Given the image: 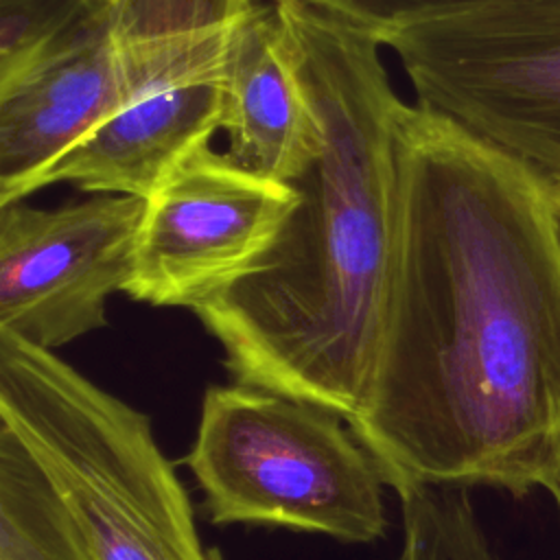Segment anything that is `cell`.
<instances>
[{
    "instance_id": "6da1fadb",
    "label": "cell",
    "mask_w": 560,
    "mask_h": 560,
    "mask_svg": "<svg viewBox=\"0 0 560 560\" xmlns=\"http://www.w3.org/2000/svg\"><path fill=\"white\" fill-rule=\"evenodd\" d=\"M381 357L350 422L398 492L545 488L560 462V203L435 109L398 116Z\"/></svg>"
},
{
    "instance_id": "7a4b0ae2",
    "label": "cell",
    "mask_w": 560,
    "mask_h": 560,
    "mask_svg": "<svg viewBox=\"0 0 560 560\" xmlns=\"http://www.w3.org/2000/svg\"><path fill=\"white\" fill-rule=\"evenodd\" d=\"M319 114L324 142L267 254L192 313L234 383L352 422L365 407L392 287L398 98L381 44L300 2L273 0Z\"/></svg>"
},
{
    "instance_id": "3957f363",
    "label": "cell",
    "mask_w": 560,
    "mask_h": 560,
    "mask_svg": "<svg viewBox=\"0 0 560 560\" xmlns=\"http://www.w3.org/2000/svg\"><path fill=\"white\" fill-rule=\"evenodd\" d=\"M0 422L31 448L96 560H223L151 418L52 350L0 330Z\"/></svg>"
},
{
    "instance_id": "277c9868",
    "label": "cell",
    "mask_w": 560,
    "mask_h": 560,
    "mask_svg": "<svg viewBox=\"0 0 560 560\" xmlns=\"http://www.w3.org/2000/svg\"><path fill=\"white\" fill-rule=\"evenodd\" d=\"M337 413L258 387L210 385L184 464L214 525H262L370 545L385 475Z\"/></svg>"
},
{
    "instance_id": "5b68a950",
    "label": "cell",
    "mask_w": 560,
    "mask_h": 560,
    "mask_svg": "<svg viewBox=\"0 0 560 560\" xmlns=\"http://www.w3.org/2000/svg\"><path fill=\"white\" fill-rule=\"evenodd\" d=\"M254 0H109L81 42L0 92V206L81 136L173 77L225 52Z\"/></svg>"
},
{
    "instance_id": "8992f818",
    "label": "cell",
    "mask_w": 560,
    "mask_h": 560,
    "mask_svg": "<svg viewBox=\"0 0 560 560\" xmlns=\"http://www.w3.org/2000/svg\"><path fill=\"white\" fill-rule=\"evenodd\" d=\"M418 103L532 171L560 203V0H486L385 39Z\"/></svg>"
},
{
    "instance_id": "52a82bcc",
    "label": "cell",
    "mask_w": 560,
    "mask_h": 560,
    "mask_svg": "<svg viewBox=\"0 0 560 560\" xmlns=\"http://www.w3.org/2000/svg\"><path fill=\"white\" fill-rule=\"evenodd\" d=\"M300 192L206 147L144 199L125 293L153 306L195 308L269 252Z\"/></svg>"
},
{
    "instance_id": "ba28073f",
    "label": "cell",
    "mask_w": 560,
    "mask_h": 560,
    "mask_svg": "<svg viewBox=\"0 0 560 560\" xmlns=\"http://www.w3.org/2000/svg\"><path fill=\"white\" fill-rule=\"evenodd\" d=\"M144 199L101 195L57 208L0 206V330L57 350L107 326L125 291Z\"/></svg>"
},
{
    "instance_id": "9c48e42d",
    "label": "cell",
    "mask_w": 560,
    "mask_h": 560,
    "mask_svg": "<svg viewBox=\"0 0 560 560\" xmlns=\"http://www.w3.org/2000/svg\"><path fill=\"white\" fill-rule=\"evenodd\" d=\"M225 52L101 120L33 182V192L68 182L85 192L149 199L223 129Z\"/></svg>"
},
{
    "instance_id": "30bf717a",
    "label": "cell",
    "mask_w": 560,
    "mask_h": 560,
    "mask_svg": "<svg viewBox=\"0 0 560 560\" xmlns=\"http://www.w3.org/2000/svg\"><path fill=\"white\" fill-rule=\"evenodd\" d=\"M225 151L238 166L293 184L324 142L291 33L276 4H254L225 52Z\"/></svg>"
},
{
    "instance_id": "8fae6325",
    "label": "cell",
    "mask_w": 560,
    "mask_h": 560,
    "mask_svg": "<svg viewBox=\"0 0 560 560\" xmlns=\"http://www.w3.org/2000/svg\"><path fill=\"white\" fill-rule=\"evenodd\" d=\"M0 560H96L44 466L0 422Z\"/></svg>"
},
{
    "instance_id": "7c38bea8",
    "label": "cell",
    "mask_w": 560,
    "mask_h": 560,
    "mask_svg": "<svg viewBox=\"0 0 560 560\" xmlns=\"http://www.w3.org/2000/svg\"><path fill=\"white\" fill-rule=\"evenodd\" d=\"M109 0H0V92L74 48Z\"/></svg>"
},
{
    "instance_id": "4fadbf2b",
    "label": "cell",
    "mask_w": 560,
    "mask_h": 560,
    "mask_svg": "<svg viewBox=\"0 0 560 560\" xmlns=\"http://www.w3.org/2000/svg\"><path fill=\"white\" fill-rule=\"evenodd\" d=\"M398 499L402 512L398 560H499L468 488L420 486Z\"/></svg>"
},
{
    "instance_id": "5bb4252c",
    "label": "cell",
    "mask_w": 560,
    "mask_h": 560,
    "mask_svg": "<svg viewBox=\"0 0 560 560\" xmlns=\"http://www.w3.org/2000/svg\"><path fill=\"white\" fill-rule=\"evenodd\" d=\"M324 15L376 39L381 46L394 33L486 0H300Z\"/></svg>"
},
{
    "instance_id": "9a60e30c",
    "label": "cell",
    "mask_w": 560,
    "mask_h": 560,
    "mask_svg": "<svg viewBox=\"0 0 560 560\" xmlns=\"http://www.w3.org/2000/svg\"><path fill=\"white\" fill-rule=\"evenodd\" d=\"M545 490L553 497V501H556V505H558V514H560V462H558L556 470L551 472V477H549Z\"/></svg>"
}]
</instances>
